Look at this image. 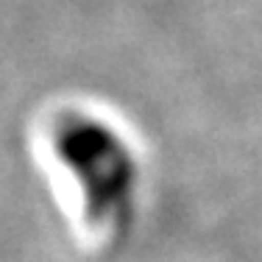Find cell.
<instances>
[{"label": "cell", "mask_w": 262, "mask_h": 262, "mask_svg": "<svg viewBox=\"0 0 262 262\" xmlns=\"http://www.w3.org/2000/svg\"><path fill=\"white\" fill-rule=\"evenodd\" d=\"M53 157L76 179L84 221L95 232L117 237L134 215L137 162L109 123L86 112H61L48 126Z\"/></svg>", "instance_id": "obj_1"}]
</instances>
